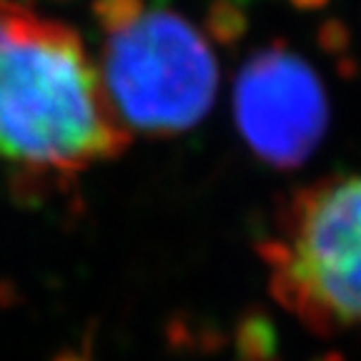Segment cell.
<instances>
[{"label": "cell", "instance_id": "6da1fadb", "mask_svg": "<svg viewBox=\"0 0 361 361\" xmlns=\"http://www.w3.org/2000/svg\"><path fill=\"white\" fill-rule=\"evenodd\" d=\"M133 143L83 35L0 0V161L20 180L63 183Z\"/></svg>", "mask_w": 361, "mask_h": 361}, {"label": "cell", "instance_id": "7a4b0ae2", "mask_svg": "<svg viewBox=\"0 0 361 361\" xmlns=\"http://www.w3.org/2000/svg\"><path fill=\"white\" fill-rule=\"evenodd\" d=\"M90 13L103 83L133 138H173L209 116L221 73L196 23L151 0H93Z\"/></svg>", "mask_w": 361, "mask_h": 361}, {"label": "cell", "instance_id": "3957f363", "mask_svg": "<svg viewBox=\"0 0 361 361\" xmlns=\"http://www.w3.org/2000/svg\"><path fill=\"white\" fill-rule=\"evenodd\" d=\"M266 288L316 336L361 331V173L296 186L259 243Z\"/></svg>", "mask_w": 361, "mask_h": 361}, {"label": "cell", "instance_id": "277c9868", "mask_svg": "<svg viewBox=\"0 0 361 361\" xmlns=\"http://www.w3.org/2000/svg\"><path fill=\"white\" fill-rule=\"evenodd\" d=\"M233 116L241 138L264 164L296 169L326 133V90L304 58L271 45L238 71Z\"/></svg>", "mask_w": 361, "mask_h": 361}]
</instances>
